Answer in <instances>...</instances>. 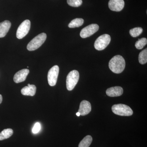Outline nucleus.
<instances>
[{
	"mask_svg": "<svg viewBox=\"0 0 147 147\" xmlns=\"http://www.w3.org/2000/svg\"><path fill=\"white\" fill-rule=\"evenodd\" d=\"M125 61L121 55H118L114 56L109 61V68L114 73H121L125 68Z\"/></svg>",
	"mask_w": 147,
	"mask_h": 147,
	"instance_id": "obj_1",
	"label": "nucleus"
},
{
	"mask_svg": "<svg viewBox=\"0 0 147 147\" xmlns=\"http://www.w3.org/2000/svg\"><path fill=\"white\" fill-rule=\"evenodd\" d=\"M46 38L47 35L45 33L38 34L29 42L27 45V49L29 51H32L38 49L44 43Z\"/></svg>",
	"mask_w": 147,
	"mask_h": 147,
	"instance_id": "obj_2",
	"label": "nucleus"
},
{
	"mask_svg": "<svg viewBox=\"0 0 147 147\" xmlns=\"http://www.w3.org/2000/svg\"><path fill=\"white\" fill-rule=\"evenodd\" d=\"M112 110L114 114L118 115L130 116L132 115L133 113V111L129 106L123 104L113 105Z\"/></svg>",
	"mask_w": 147,
	"mask_h": 147,
	"instance_id": "obj_3",
	"label": "nucleus"
},
{
	"mask_svg": "<svg viewBox=\"0 0 147 147\" xmlns=\"http://www.w3.org/2000/svg\"><path fill=\"white\" fill-rule=\"evenodd\" d=\"M79 78V72L77 70H74L69 72L66 79V87L68 90L71 91L74 89L78 83Z\"/></svg>",
	"mask_w": 147,
	"mask_h": 147,
	"instance_id": "obj_4",
	"label": "nucleus"
},
{
	"mask_svg": "<svg viewBox=\"0 0 147 147\" xmlns=\"http://www.w3.org/2000/svg\"><path fill=\"white\" fill-rule=\"evenodd\" d=\"M111 37L109 35L104 34L98 37L94 42V46L96 50H104L110 44Z\"/></svg>",
	"mask_w": 147,
	"mask_h": 147,
	"instance_id": "obj_5",
	"label": "nucleus"
},
{
	"mask_svg": "<svg viewBox=\"0 0 147 147\" xmlns=\"http://www.w3.org/2000/svg\"><path fill=\"white\" fill-rule=\"evenodd\" d=\"M31 23L29 20H26L21 23L16 32V37L22 39L28 33L30 29Z\"/></svg>",
	"mask_w": 147,
	"mask_h": 147,
	"instance_id": "obj_6",
	"label": "nucleus"
},
{
	"mask_svg": "<svg viewBox=\"0 0 147 147\" xmlns=\"http://www.w3.org/2000/svg\"><path fill=\"white\" fill-rule=\"evenodd\" d=\"M59 71V67L56 65L53 67L48 71L47 80L48 84L51 86H54L57 84Z\"/></svg>",
	"mask_w": 147,
	"mask_h": 147,
	"instance_id": "obj_7",
	"label": "nucleus"
},
{
	"mask_svg": "<svg viewBox=\"0 0 147 147\" xmlns=\"http://www.w3.org/2000/svg\"><path fill=\"white\" fill-rule=\"evenodd\" d=\"M99 26L96 24H92L85 27L80 32V36L82 38H86L94 34L98 31Z\"/></svg>",
	"mask_w": 147,
	"mask_h": 147,
	"instance_id": "obj_8",
	"label": "nucleus"
},
{
	"mask_svg": "<svg viewBox=\"0 0 147 147\" xmlns=\"http://www.w3.org/2000/svg\"><path fill=\"white\" fill-rule=\"evenodd\" d=\"M123 0H110L108 3L109 8L113 11H120L124 7Z\"/></svg>",
	"mask_w": 147,
	"mask_h": 147,
	"instance_id": "obj_9",
	"label": "nucleus"
},
{
	"mask_svg": "<svg viewBox=\"0 0 147 147\" xmlns=\"http://www.w3.org/2000/svg\"><path fill=\"white\" fill-rule=\"evenodd\" d=\"M29 72L30 70L28 69H24L18 71L13 76V81L17 84L24 82L26 79Z\"/></svg>",
	"mask_w": 147,
	"mask_h": 147,
	"instance_id": "obj_10",
	"label": "nucleus"
},
{
	"mask_svg": "<svg viewBox=\"0 0 147 147\" xmlns=\"http://www.w3.org/2000/svg\"><path fill=\"white\" fill-rule=\"evenodd\" d=\"M91 111V105L89 101L84 100L80 103L78 112L80 115L85 116L88 115Z\"/></svg>",
	"mask_w": 147,
	"mask_h": 147,
	"instance_id": "obj_11",
	"label": "nucleus"
},
{
	"mask_svg": "<svg viewBox=\"0 0 147 147\" xmlns=\"http://www.w3.org/2000/svg\"><path fill=\"white\" fill-rule=\"evenodd\" d=\"M122 88L120 86L111 87L107 90L106 94L110 97H117L120 96L123 93Z\"/></svg>",
	"mask_w": 147,
	"mask_h": 147,
	"instance_id": "obj_12",
	"label": "nucleus"
},
{
	"mask_svg": "<svg viewBox=\"0 0 147 147\" xmlns=\"http://www.w3.org/2000/svg\"><path fill=\"white\" fill-rule=\"evenodd\" d=\"M36 88L34 85L28 84L27 86L23 88L21 90L22 94L26 96H34L36 92Z\"/></svg>",
	"mask_w": 147,
	"mask_h": 147,
	"instance_id": "obj_13",
	"label": "nucleus"
},
{
	"mask_svg": "<svg viewBox=\"0 0 147 147\" xmlns=\"http://www.w3.org/2000/svg\"><path fill=\"white\" fill-rule=\"evenodd\" d=\"M11 26V23L10 21L7 20L0 23V38H3L5 36Z\"/></svg>",
	"mask_w": 147,
	"mask_h": 147,
	"instance_id": "obj_14",
	"label": "nucleus"
},
{
	"mask_svg": "<svg viewBox=\"0 0 147 147\" xmlns=\"http://www.w3.org/2000/svg\"><path fill=\"white\" fill-rule=\"evenodd\" d=\"M13 134V130L11 129H6L0 133V141L8 139Z\"/></svg>",
	"mask_w": 147,
	"mask_h": 147,
	"instance_id": "obj_15",
	"label": "nucleus"
},
{
	"mask_svg": "<svg viewBox=\"0 0 147 147\" xmlns=\"http://www.w3.org/2000/svg\"><path fill=\"white\" fill-rule=\"evenodd\" d=\"M84 23V20L81 18H76L73 19L69 24L68 27L69 28H78L81 26Z\"/></svg>",
	"mask_w": 147,
	"mask_h": 147,
	"instance_id": "obj_16",
	"label": "nucleus"
},
{
	"mask_svg": "<svg viewBox=\"0 0 147 147\" xmlns=\"http://www.w3.org/2000/svg\"><path fill=\"white\" fill-rule=\"evenodd\" d=\"M92 142V138L90 135H87L80 142L79 147H89Z\"/></svg>",
	"mask_w": 147,
	"mask_h": 147,
	"instance_id": "obj_17",
	"label": "nucleus"
},
{
	"mask_svg": "<svg viewBox=\"0 0 147 147\" xmlns=\"http://www.w3.org/2000/svg\"><path fill=\"white\" fill-rule=\"evenodd\" d=\"M139 62L141 64H145L147 62V49L143 50L139 54Z\"/></svg>",
	"mask_w": 147,
	"mask_h": 147,
	"instance_id": "obj_18",
	"label": "nucleus"
},
{
	"mask_svg": "<svg viewBox=\"0 0 147 147\" xmlns=\"http://www.w3.org/2000/svg\"><path fill=\"white\" fill-rule=\"evenodd\" d=\"M147 43V39L145 38H140L138 39L135 43V47L138 50H141L144 48L145 45H146Z\"/></svg>",
	"mask_w": 147,
	"mask_h": 147,
	"instance_id": "obj_19",
	"label": "nucleus"
},
{
	"mask_svg": "<svg viewBox=\"0 0 147 147\" xmlns=\"http://www.w3.org/2000/svg\"><path fill=\"white\" fill-rule=\"evenodd\" d=\"M143 29L141 27H137L131 29L129 30V34L133 37H136L140 35L143 32Z\"/></svg>",
	"mask_w": 147,
	"mask_h": 147,
	"instance_id": "obj_20",
	"label": "nucleus"
},
{
	"mask_svg": "<svg viewBox=\"0 0 147 147\" xmlns=\"http://www.w3.org/2000/svg\"><path fill=\"white\" fill-rule=\"evenodd\" d=\"M82 0H67V4L70 6L78 7L82 5Z\"/></svg>",
	"mask_w": 147,
	"mask_h": 147,
	"instance_id": "obj_21",
	"label": "nucleus"
},
{
	"mask_svg": "<svg viewBox=\"0 0 147 147\" xmlns=\"http://www.w3.org/2000/svg\"><path fill=\"white\" fill-rule=\"evenodd\" d=\"M40 125L39 123H36L34 125L32 129L33 133L36 134L40 131Z\"/></svg>",
	"mask_w": 147,
	"mask_h": 147,
	"instance_id": "obj_22",
	"label": "nucleus"
},
{
	"mask_svg": "<svg viewBox=\"0 0 147 147\" xmlns=\"http://www.w3.org/2000/svg\"><path fill=\"white\" fill-rule=\"evenodd\" d=\"M3 100V97L0 94V104L2 102Z\"/></svg>",
	"mask_w": 147,
	"mask_h": 147,
	"instance_id": "obj_23",
	"label": "nucleus"
},
{
	"mask_svg": "<svg viewBox=\"0 0 147 147\" xmlns=\"http://www.w3.org/2000/svg\"><path fill=\"white\" fill-rule=\"evenodd\" d=\"M76 116H78V117H79V116H80V113H79V112H78V113H76Z\"/></svg>",
	"mask_w": 147,
	"mask_h": 147,
	"instance_id": "obj_24",
	"label": "nucleus"
}]
</instances>
